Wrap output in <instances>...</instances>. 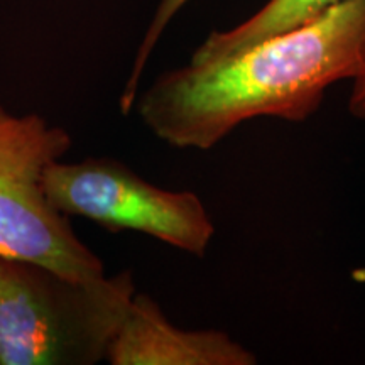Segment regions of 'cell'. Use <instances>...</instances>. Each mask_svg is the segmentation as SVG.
Wrapping results in <instances>:
<instances>
[{"instance_id": "cell-1", "label": "cell", "mask_w": 365, "mask_h": 365, "mask_svg": "<svg viewBox=\"0 0 365 365\" xmlns=\"http://www.w3.org/2000/svg\"><path fill=\"white\" fill-rule=\"evenodd\" d=\"M364 68L365 0H344L232 56L164 73L135 108L163 143L207 150L250 118L307 120L333 83Z\"/></svg>"}, {"instance_id": "cell-2", "label": "cell", "mask_w": 365, "mask_h": 365, "mask_svg": "<svg viewBox=\"0 0 365 365\" xmlns=\"http://www.w3.org/2000/svg\"><path fill=\"white\" fill-rule=\"evenodd\" d=\"M137 293L134 276L75 277L0 254V365H95Z\"/></svg>"}, {"instance_id": "cell-3", "label": "cell", "mask_w": 365, "mask_h": 365, "mask_svg": "<svg viewBox=\"0 0 365 365\" xmlns=\"http://www.w3.org/2000/svg\"><path fill=\"white\" fill-rule=\"evenodd\" d=\"M71 145L65 127L0 105V254L66 276L97 277L105 274L102 259L49 203L43 185L46 168L63 159Z\"/></svg>"}, {"instance_id": "cell-4", "label": "cell", "mask_w": 365, "mask_h": 365, "mask_svg": "<svg viewBox=\"0 0 365 365\" xmlns=\"http://www.w3.org/2000/svg\"><path fill=\"white\" fill-rule=\"evenodd\" d=\"M44 191L65 217H83L110 232L134 230L188 252L207 254L215 225L193 191L163 190L113 158L54 161Z\"/></svg>"}, {"instance_id": "cell-5", "label": "cell", "mask_w": 365, "mask_h": 365, "mask_svg": "<svg viewBox=\"0 0 365 365\" xmlns=\"http://www.w3.org/2000/svg\"><path fill=\"white\" fill-rule=\"evenodd\" d=\"M110 365H255L257 357L220 330H182L150 296L135 293L108 346Z\"/></svg>"}, {"instance_id": "cell-6", "label": "cell", "mask_w": 365, "mask_h": 365, "mask_svg": "<svg viewBox=\"0 0 365 365\" xmlns=\"http://www.w3.org/2000/svg\"><path fill=\"white\" fill-rule=\"evenodd\" d=\"M344 0H269L261 11L228 31H215L200 44L191 61H210L244 51L284 31L314 19Z\"/></svg>"}, {"instance_id": "cell-7", "label": "cell", "mask_w": 365, "mask_h": 365, "mask_svg": "<svg viewBox=\"0 0 365 365\" xmlns=\"http://www.w3.org/2000/svg\"><path fill=\"white\" fill-rule=\"evenodd\" d=\"M190 0H161L159 2L158 11L153 17V22H150L148 31H145L143 43L139 46V51H137L134 58V65H132L129 78H127V83L124 90H122L120 98H118V107H120L122 115H129L132 108L135 107V100L139 97V93H137L139 91V83L140 78H143L144 68L150 58V53L156 48L158 41L161 39L163 33L166 31L168 24L173 21V17Z\"/></svg>"}, {"instance_id": "cell-8", "label": "cell", "mask_w": 365, "mask_h": 365, "mask_svg": "<svg viewBox=\"0 0 365 365\" xmlns=\"http://www.w3.org/2000/svg\"><path fill=\"white\" fill-rule=\"evenodd\" d=\"M349 112L352 117L365 120V68L354 78V88L349 98Z\"/></svg>"}]
</instances>
